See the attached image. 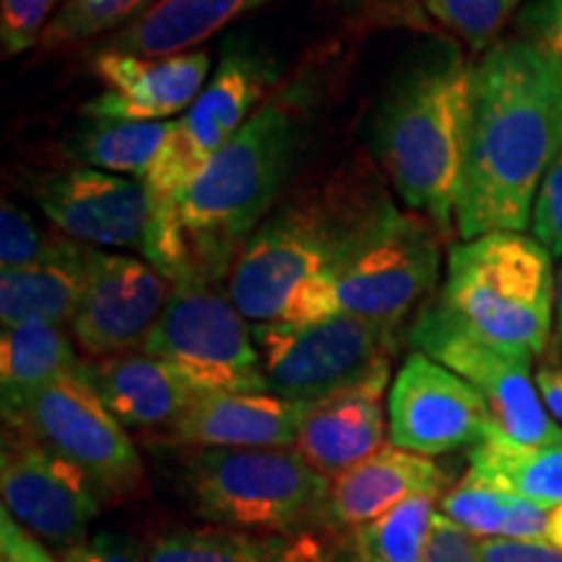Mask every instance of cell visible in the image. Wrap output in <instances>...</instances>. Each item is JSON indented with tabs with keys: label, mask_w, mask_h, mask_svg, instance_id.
I'll list each match as a JSON object with an SVG mask.
<instances>
[{
	"label": "cell",
	"mask_w": 562,
	"mask_h": 562,
	"mask_svg": "<svg viewBox=\"0 0 562 562\" xmlns=\"http://www.w3.org/2000/svg\"><path fill=\"white\" fill-rule=\"evenodd\" d=\"M311 91L292 83L252 112L186 191L151 209L144 258L178 281H224L292 178Z\"/></svg>",
	"instance_id": "cell-1"
},
{
	"label": "cell",
	"mask_w": 562,
	"mask_h": 562,
	"mask_svg": "<svg viewBox=\"0 0 562 562\" xmlns=\"http://www.w3.org/2000/svg\"><path fill=\"white\" fill-rule=\"evenodd\" d=\"M562 149V66L529 40H501L474 63L472 123L456 232H524Z\"/></svg>",
	"instance_id": "cell-2"
},
{
	"label": "cell",
	"mask_w": 562,
	"mask_h": 562,
	"mask_svg": "<svg viewBox=\"0 0 562 562\" xmlns=\"http://www.w3.org/2000/svg\"><path fill=\"white\" fill-rule=\"evenodd\" d=\"M472 89L474 63L456 42L438 40L393 79L372 131V149L393 191L442 237L456 227Z\"/></svg>",
	"instance_id": "cell-3"
},
{
	"label": "cell",
	"mask_w": 562,
	"mask_h": 562,
	"mask_svg": "<svg viewBox=\"0 0 562 562\" xmlns=\"http://www.w3.org/2000/svg\"><path fill=\"white\" fill-rule=\"evenodd\" d=\"M391 203L368 170H341L294 193L266 216L229 273L237 311L252 326L279 323L302 286L334 279Z\"/></svg>",
	"instance_id": "cell-4"
},
{
	"label": "cell",
	"mask_w": 562,
	"mask_h": 562,
	"mask_svg": "<svg viewBox=\"0 0 562 562\" xmlns=\"http://www.w3.org/2000/svg\"><path fill=\"white\" fill-rule=\"evenodd\" d=\"M552 252L524 232L453 245L440 302L484 339L542 355L554 311Z\"/></svg>",
	"instance_id": "cell-5"
},
{
	"label": "cell",
	"mask_w": 562,
	"mask_h": 562,
	"mask_svg": "<svg viewBox=\"0 0 562 562\" xmlns=\"http://www.w3.org/2000/svg\"><path fill=\"white\" fill-rule=\"evenodd\" d=\"M188 484L203 516L248 531L300 529L331 497L297 448H203Z\"/></svg>",
	"instance_id": "cell-6"
},
{
	"label": "cell",
	"mask_w": 562,
	"mask_h": 562,
	"mask_svg": "<svg viewBox=\"0 0 562 562\" xmlns=\"http://www.w3.org/2000/svg\"><path fill=\"white\" fill-rule=\"evenodd\" d=\"M146 355L170 362L201 393H261L256 336L224 281H178L146 339Z\"/></svg>",
	"instance_id": "cell-7"
},
{
	"label": "cell",
	"mask_w": 562,
	"mask_h": 562,
	"mask_svg": "<svg viewBox=\"0 0 562 562\" xmlns=\"http://www.w3.org/2000/svg\"><path fill=\"white\" fill-rule=\"evenodd\" d=\"M409 344L463 378L490 406L492 430L518 446H542L562 438V427L544 409L531 355L501 347L469 328L440 297L427 302L409 328Z\"/></svg>",
	"instance_id": "cell-8"
},
{
	"label": "cell",
	"mask_w": 562,
	"mask_h": 562,
	"mask_svg": "<svg viewBox=\"0 0 562 562\" xmlns=\"http://www.w3.org/2000/svg\"><path fill=\"white\" fill-rule=\"evenodd\" d=\"M440 240L446 237L430 220L414 211L404 214L391 203L336 269V313L398 331L438 284Z\"/></svg>",
	"instance_id": "cell-9"
},
{
	"label": "cell",
	"mask_w": 562,
	"mask_h": 562,
	"mask_svg": "<svg viewBox=\"0 0 562 562\" xmlns=\"http://www.w3.org/2000/svg\"><path fill=\"white\" fill-rule=\"evenodd\" d=\"M252 336L266 393L302 404L362 381L396 344V331L349 313L313 323H261Z\"/></svg>",
	"instance_id": "cell-10"
},
{
	"label": "cell",
	"mask_w": 562,
	"mask_h": 562,
	"mask_svg": "<svg viewBox=\"0 0 562 562\" xmlns=\"http://www.w3.org/2000/svg\"><path fill=\"white\" fill-rule=\"evenodd\" d=\"M3 422L79 467L108 497L128 495L144 476L136 446L91 389L83 368L55 378L26 402L5 409Z\"/></svg>",
	"instance_id": "cell-11"
},
{
	"label": "cell",
	"mask_w": 562,
	"mask_h": 562,
	"mask_svg": "<svg viewBox=\"0 0 562 562\" xmlns=\"http://www.w3.org/2000/svg\"><path fill=\"white\" fill-rule=\"evenodd\" d=\"M277 83V68L263 55L235 47L222 55L206 87L175 121L165 149L144 178L151 209L186 191L203 167L240 133L252 112Z\"/></svg>",
	"instance_id": "cell-12"
},
{
	"label": "cell",
	"mask_w": 562,
	"mask_h": 562,
	"mask_svg": "<svg viewBox=\"0 0 562 562\" xmlns=\"http://www.w3.org/2000/svg\"><path fill=\"white\" fill-rule=\"evenodd\" d=\"M3 508L42 542L70 550L87 539L108 495L50 448L5 427L0 456Z\"/></svg>",
	"instance_id": "cell-13"
},
{
	"label": "cell",
	"mask_w": 562,
	"mask_h": 562,
	"mask_svg": "<svg viewBox=\"0 0 562 562\" xmlns=\"http://www.w3.org/2000/svg\"><path fill=\"white\" fill-rule=\"evenodd\" d=\"M492 430L482 393L432 357L412 351L389 393L391 446L440 456L476 446Z\"/></svg>",
	"instance_id": "cell-14"
},
{
	"label": "cell",
	"mask_w": 562,
	"mask_h": 562,
	"mask_svg": "<svg viewBox=\"0 0 562 562\" xmlns=\"http://www.w3.org/2000/svg\"><path fill=\"white\" fill-rule=\"evenodd\" d=\"M32 195L68 240L91 248H146L151 199L144 180L81 165L34 178Z\"/></svg>",
	"instance_id": "cell-15"
},
{
	"label": "cell",
	"mask_w": 562,
	"mask_h": 562,
	"mask_svg": "<svg viewBox=\"0 0 562 562\" xmlns=\"http://www.w3.org/2000/svg\"><path fill=\"white\" fill-rule=\"evenodd\" d=\"M170 294L172 281L146 258L100 250L70 336L91 360L140 351Z\"/></svg>",
	"instance_id": "cell-16"
},
{
	"label": "cell",
	"mask_w": 562,
	"mask_h": 562,
	"mask_svg": "<svg viewBox=\"0 0 562 562\" xmlns=\"http://www.w3.org/2000/svg\"><path fill=\"white\" fill-rule=\"evenodd\" d=\"M91 68L104 91L87 102L83 112L87 117L117 121L157 123L180 115L199 100L211 79V58L203 47L167 58L94 53Z\"/></svg>",
	"instance_id": "cell-17"
},
{
	"label": "cell",
	"mask_w": 562,
	"mask_h": 562,
	"mask_svg": "<svg viewBox=\"0 0 562 562\" xmlns=\"http://www.w3.org/2000/svg\"><path fill=\"white\" fill-rule=\"evenodd\" d=\"M389 378L391 360H385L362 381L307 406L294 448L326 480H339L385 448Z\"/></svg>",
	"instance_id": "cell-18"
},
{
	"label": "cell",
	"mask_w": 562,
	"mask_h": 562,
	"mask_svg": "<svg viewBox=\"0 0 562 562\" xmlns=\"http://www.w3.org/2000/svg\"><path fill=\"white\" fill-rule=\"evenodd\" d=\"M307 406L266 391L203 393L167 432L195 448H292Z\"/></svg>",
	"instance_id": "cell-19"
},
{
	"label": "cell",
	"mask_w": 562,
	"mask_h": 562,
	"mask_svg": "<svg viewBox=\"0 0 562 562\" xmlns=\"http://www.w3.org/2000/svg\"><path fill=\"white\" fill-rule=\"evenodd\" d=\"M83 375L123 427L170 430L201 396L170 362L146 351L83 360Z\"/></svg>",
	"instance_id": "cell-20"
},
{
	"label": "cell",
	"mask_w": 562,
	"mask_h": 562,
	"mask_svg": "<svg viewBox=\"0 0 562 562\" xmlns=\"http://www.w3.org/2000/svg\"><path fill=\"white\" fill-rule=\"evenodd\" d=\"M100 248L53 237L45 256L30 266L0 271V323L47 321L70 326L87 292Z\"/></svg>",
	"instance_id": "cell-21"
},
{
	"label": "cell",
	"mask_w": 562,
	"mask_h": 562,
	"mask_svg": "<svg viewBox=\"0 0 562 562\" xmlns=\"http://www.w3.org/2000/svg\"><path fill=\"white\" fill-rule=\"evenodd\" d=\"M448 476L430 456L385 446L331 484L328 508L344 526H368L414 495H446Z\"/></svg>",
	"instance_id": "cell-22"
},
{
	"label": "cell",
	"mask_w": 562,
	"mask_h": 562,
	"mask_svg": "<svg viewBox=\"0 0 562 562\" xmlns=\"http://www.w3.org/2000/svg\"><path fill=\"white\" fill-rule=\"evenodd\" d=\"M263 3L269 0H159L151 11L104 40L97 53L167 58L199 50L211 34Z\"/></svg>",
	"instance_id": "cell-23"
},
{
	"label": "cell",
	"mask_w": 562,
	"mask_h": 562,
	"mask_svg": "<svg viewBox=\"0 0 562 562\" xmlns=\"http://www.w3.org/2000/svg\"><path fill=\"white\" fill-rule=\"evenodd\" d=\"M81 368L66 326L24 321L5 326L0 336V398L3 412L26 402L55 378Z\"/></svg>",
	"instance_id": "cell-24"
},
{
	"label": "cell",
	"mask_w": 562,
	"mask_h": 562,
	"mask_svg": "<svg viewBox=\"0 0 562 562\" xmlns=\"http://www.w3.org/2000/svg\"><path fill=\"white\" fill-rule=\"evenodd\" d=\"M472 472L513 495L558 508L562 505V438L542 446H518L490 430L472 448Z\"/></svg>",
	"instance_id": "cell-25"
},
{
	"label": "cell",
	"mask_w": 562,
	"mask_h": 562,
	"mask_svg": "<svg viewBox=\"0 0 562 562\" xmlns=\"http://www.w3.org/2000/svg\"><path fill=\"white\" fill-rule=\"evenodd\" d=\"M175 121H117V117H87L74 136V157L83 167L144 180L154 159L165 149Z\"/></svg>",
	"instance_id": "cell-26"
},
{
	"label": "cell",
	"mask_w": 562,
	"mask_h": 562,
	"mask_svg": "<svg viewBox=\"0 0 562 562\" xmlns=\"http://www.w3.org/2000/svg\"><path fill=\"white\" fill-rule=\"evenodd\" d=\"M440 495H414L409 501L357 531L362 562H425Z\"/></svg>",
	"instance_id": "cell-27"
},
{
	"label": "cell",
	"mask_w": 562,
	"mask_h": 562,
	"mask_svg": "<svg viewBox=\"0 0 562 562\" xmlns=\"http://www.w3.org/2000/svg\"><path fill=\"white\" fill-rule=\"evenodd\" d=\"M146 562H281L277 542L235 529H186L151 544Z\"/></svg>",
	"instance_id": "cell-28"
},
{
	"label": "cell",
	"mask_w": 562,
	"mask_h": 562,
	"mask_svg": "<svg viewBox=\"0 0 562 562\" xmlns=\"http://www.w3.org/2000/svg\"><path fill=\"white\" fill-rule=\"evenodd\" d=\"M159 0H66L55 13L45 34L42 50H66L108 32H121L151 11Z\"/></svg>",
	"instance_id": "cell-29"
},
{
	"label": "cell",
	"mask_w": 562,
	"mask_h": 562,
	"mask_svg": "<svg viewBox=\"0 0 562 562\" xmlns=\"http://www.w3.org/2000/svg\"><path fill=\"white\" fill-rule=\"evenodd\" d=\"M440 513L476 539H505L518 495L484 482L469 469L459 484L440 497Z\"/></svg>",
	"instance_id": "cell-30"
},
{
	"label": "cell",
	"mask_w": 562,
	"mask_h": 562,
	"mask_svg": "<svg viewBox=\"0 0 562 562\" xmlns=\"http://www.w3.org/2000/svg\"><path fill=\"white\" fill-rule=\"evenodd\" d=\"M521 0H425L435 26L459 40L467 50L484 55L501 42Z\"/></svg>",
	"instance_id": "cell-31"
},
{
	"label": "cell",
	"mask_w": 562,
	"mask_h": 562,
	"mask_svg": "<svg viewBox=\"0 0 562 562\" xmlns=\"http://www.w3.org/2000/svg\"><path fill=\"white\" fill-rule=\"evenodd\" d=\"M334 9L355 30H412L435 34L425 0H331Z\"/></svg>",
	"instance_id": "cell-32"
},
{
	"label": "cell",
	"mask_w": 562,
	"mask_h": 562,
	"mask_svg": "<svg viewBox=\"0 0 562 562\" xmlns=\"http://www.w3.org/2000/svg\"><path fill=\"white\" fill-rule=\"evenodd\" d=\"M66 0H0V42L3 55H21L40 45L42 34Z\"/></svg>",
	"instance_id": "cell-33"
},
{
	"label": "cell",
	"mask_w": 562,
	"mask_h": 562,
	"mask_svg": "<svg viewBox=\"0 0 562 562\" xmlns=\"http://www.w3.org/2000/svg\"><path fill=\"white\" fill-rule=\"evenodd\" d=\"M53 237L42 235L34 224L32 214H26L19 203L3 201V214H0V269H19L30 266L45 256L50 248Z\"/></svg>",
	"instance_id": "cell-34"
},
{
	"label": "cell",
	"mask_w": 562,
	"mask_h": 562,
	"mask_svg": "<svg viewBox=\"0 0 562 562\" xmlns=\"http://www.w3.org/2000/svg\"><path fill=\"white\" fill-rule=\"evenodd\" d=\"M531 232L552 258H562V149L539 186L531 211Z\"/></svg>",
	"instance_id": "cell-35"
},
{
	"label": "cell",
	"mask_w": 562,
	"mask_h": 562,
	"mask_svg": "<svg viewBox=\"0 0 562 562\" xmlns=\"http://www.w3.org/2000/svg\"><path fill=\"white\" fill-rule=\"evenodd\" d=\"M518 24L524 40L562 66V0H529L518 16Z\"/></svg>",
	"instance_id": "cell-36"
},
{
	"label": "cell",
	"mask_w": 562,
	"mask_h": 562,
	"mask_svg": "<svg viewBox=\"0 0 562 562\" xmlns=\"http://www.w3.org/2000/svg\"><path fill=\"white\" fill-rule=\"evenodd\" d=\"M425 562H484L480 552V539L463 531L459 524L435 513L430 539H427Z\"/></svg>",
	"instance_id": "cell-37"
},
{
	"label": "cell",
	"mask_w": 562,
	"mask_h": 562,
	"mask_svg": "<svg viewBox=\"0 0 562 562\" xmlns=\"http://www.w3.org/2000/svg\"><path fill=\"white\" fill-rule=\"evenodd\" d=\"M484 562H562V550L550 542L521 539H480Z\"/></svg>",
	"instance_id": "cell-38"
},
{
	"label": "cell",
	"mask_w": 562,
	"mask_h": 562,
	"mask_svg": "<svg viewBox=\"0 0 562 562\" xmlns=\"http://www.w3.org/2000/svg\"><path fill=\"white\" fill-rule=\"evenodd\" d=\"M0 562H55L9 510L0 513Z\"/></svg>",
	"instance_id": "cell-39"
},
{
	"label": "cell",
	"mask_w": 562,
	"mask_h": 562,
	"mask_svg": "<svg viewBox=\"0 0 562 562\" xmlns=\"http://www.w3.org/2000/svg\"><path fill=\"white\" fill-rule=\"evenodd\" d=\"M66 562H140L131 542L117 533L102 531L66 550Z\"/></svg>",
	"instance_id": "cell-40"
},
{
	"label": "cell",
	"mask_w": 562,
	"mask_h": 562,
	"mask_svg": "<svg viewBox=\"0 0 562 562\" xmlns=\"http://www.w3.org/2000/svg\"><path fill=\"white\" fill-rule=\"evenodd\" d=\"M544 409L562 422V368H542L533 375Z\"/></svg>",
	"instance_id": "cell-41"
},
{
	"label": "cell",
	"mask_w": 562,
	"mask_h": 562,
	"mask_svg": "<svg viewBox=\"0 0 562 562\" xmlns=\"http://www.w3.org/2000/svg\"><path fill=\"white\" fill-rule=\"evenodd\" d=\"M547 542L562 550V505L550 510V533H547Z\"/></svg>",
	"instance_id": "cell-42"
},
{
	"label": "cell",
	"mask_w": 562,
	"mask_h": 562,
	"mask_svg": "<svg viewBox=\"0 0 562 562\" xmlns=\"http://www.w3.org/2000/svg\"><path fill=\"white\" fill-rule=\"evenodd\" d=\"M554 328H558V344L562 349V266L558 273V286H554Z\"/></svg>",
	"instance_id": "cell-43"
}]
</instances>
